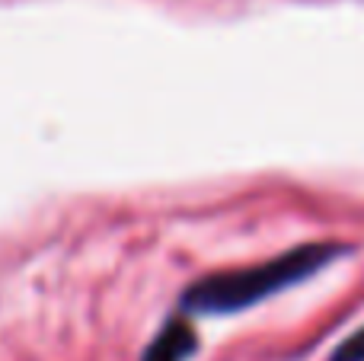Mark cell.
Here are the masks:
<instances>
[{
  "label": "cell",
  "mask_w": 364,
  "mask_h": 361,
  "mask_svg": "<svg viewBox=\"0 0 364 361\" xmlns=\"http://www.w3.org/2000/svg\"><path fill=\"white\" fill-rule=\"evenodd\" d=\"M329 361H364V326L355 330L342 345H336Z\"/></svg>",
  "instance_id": "3957f363"
},
{
  "label": "cell",
  "mask_w": 364,
  "mask_h": 361,
  "mask_svg": "<svg viewBox=\"0 0 364 361\" xmlns=\"http://www.w3.org/2000/svg\"><path fill=\"white\" fill-rule=\"evenodd\" d=\"M195 352H198V333H195L192 320L186 313H173L160 326L154 343L144 349L141 361H188Z\"/></svg>",
  "instance_id": "7a4b0ae2"
},
{
  "label": "cell",
  "mask_w": 364,
  "mask_h": 361,
  "mask_svg": "<svg viewBox=\"0 0 364 361\" xmlns=\"http://www.w3.org/2000/svg\"><path fill=\"white\" fill-rule=\"evenodd\" d=\"M346 253V243L320 240L284 249L275 259L256 262V266L211 272L205 279L192 281L179 294V313H186V317H224V313L250 311L259 301L275 298L284 288H294L301 281H307L310 275L323 272L329 262H336Z\"/></svg>",
  "instance_id": "6da1fadb"
}]
</instances>
